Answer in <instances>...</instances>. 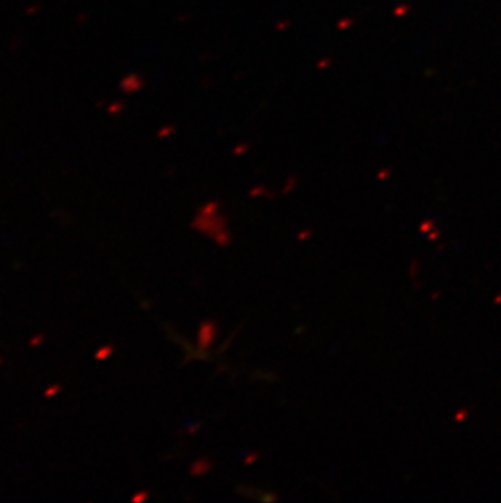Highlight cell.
Here are the masks:
<instances>
[{
    "label": "cell",
    "mask_w": 501,
    "mask_h": 503,
    "mask_svg": "<svg viewBox=\"0 0 501 503\" xmlns=\"http://www.w3.org/2000/svg\"><path fill=\"white\" fill-rule=\"evenodd\" d=\"M59 391H60V386H59V385H51L49 388H47V389L44 391V396H46V397H51V396H54V394H57Z\"/></svg>",
    "instance_id": "6"
},
{
    "label": "cell",
    "mask_w": 501,
    "mask_h": 503,
    "mask_svg": "<svg viewBox=\"0 0 501 503\" xmlns=\"http://www.w3.org/2000/svg\"><path fill=\"white\" fill-rule=\"evenodd\" d=\"M112 352H114V347L112 345H103V347H100L98 350H96L95 358L96 360H106L108 357L112 355Z\"/></svg>",
    "instance_id": "3"
},
{
    "label": "cell",
    "mask_w": 501,
    "mask_h": 503,
    "mask_svg": "<svg viewBox=\"0 0 501 503\" xmlns=\"http://www.w3.org/2000/svg\"><path fill=\"white\" fill-rule=\"evenodd\" d=\"M150 497V493L147 492V490H142V492H139V493H135V495H132V501L134 503H140V501H143V500H147Z\"/></svg>",
    "instance_id": "4"
},
{
    "label": "cell",
    "mask_w": 501,
    "mask_h": 503,
    "mask_svg": "<svg viewBox=\"0 0 501 503\" xmlns=\"http://www.w3.org/2000/svg\"><path fill=\"white\" fill-rule=\"evenodd\" d=\"M256 458H257V454H251V456H247L246 458V464H249L251 461H256Z\"/></svg>",
    "instance_id": "9"
},
{
    "label": "cell",
    "mask_w": 501,
    "mask_h": 503,
    "mask_svg": "<svg viewBox=\"0 0 501 503\" xmlns=\"http://www.w3.org/2000/svg\"><path fill=\"white\" fill-rule=\"evenodd\" d=\"M433 225V222H425V223H422V225H420V231H428V228H430Z\"/></svg>",
    "instance_id": "8"
},
{
    "label": "cell",
    "mask_w": 501,
    "mask_h": 503,
    "mask_svg": "<svg viewBox=\"0 0 501 503\" xmlns=\"http://www.w3.org/2000/svg\"><path fill=\"white\" fill-rule=\"evenodd\" d=\"M215 324L213 323H204L199 329V345L200 349H208L212 340L215 339Z\"/></svg>",
    "instance_id": "1"
},
{
    "label": "cell",
    "mask_w": 501,
    "mask_h": 503,
    "mask_svg": "<svg viewBox=\"0 0 501 503\" xmlns=\"http://www.w3.org/2000/svg\"><path fill=\"white\" fill-rule=\"evenodd\" d=\"M44 340H46V335H44V334H38L36 337L29 339V345H31V347H38L39 344H43Z\"/></svg>",
    "instance_id": "5"
},
{
    "label": "cell",
    "mask_w": 501,
    "mask_h": 503,
    "mask_svg": "<svg viewBox=\"0 0 501 503\" xmlns=\"http://www.w3.org/2000/svg\"><path fill=\"white\" fill-rule=\"evenodd\" d=\"M0 363H2V358H0Z\"/></svg>",
    "instance_id": "10"
},
{
    "label": "cell",
    "mask_w": 501,
    "mask_h": 503,
    "mask_svg": "<svg viewBox=\"0 0 501 503\" xmlns=\"http://www.w3.org/2000/svg\"><path fill=\"white\" fill-rule=\"evenodd\" d=\"M210 467H212V464H210L208 461H196L194 464L191 466V474L192 476H202V474H205L207 470H210Z\"/></svg>",
    "instance_id": "2"
},
{
    "label": "cell",
    "mask_w": 501,
    "mask_h": 503,
    "mask_svg": "<svg viewBox=\"0 0 501 503\" xmlns=\"http://www.w3.org/2000/svg\"><path fill=\"white\" fill-rule=\"evenodd\" d=\"M312 233V231L311 230H306V231H301V233L300 235H298V239H300V241H303V239H306V238H309V235Z\"/></svg>",
    "instance_id": "7"
}]
</instances>
